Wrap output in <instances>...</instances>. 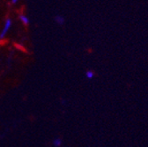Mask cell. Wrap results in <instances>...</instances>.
<instances>
[{
	"label": "cell",
	"mask_w": 148,
	"mask_h": 147,
	"mask_svg": "<svg viewBox=\"0 0 148 147\" xmlns=\"http://www.w3.org/2000/svg\"><path fill=\"white\" fill-rule=\"evenodd\" d=\"M11 26H12V21H11V20H9V19L6 20L5 24V27H4L2 32L0 33V39H4V38L5 37V35L7 34V33H8V31H9Z\"/></svg>",
	"instance_id": "1"
},
{
	"label": "cell",
	"mask_w": 148,
	"mask_h": 147,
	"mask_svg": "<svg viewBox=\"0 0 148 147\" xmlns=\"http://www.w3.org/2000/svg\"><path fill=\"white\" fill-rule=\"evenodd\" d=\"M21 21L25 24V25H27L29 23V20H28V18L25 15H21Z\"/></svg>",
	"instance_id": "2"
},
{
	"label": "cell",
	"mask_w": 148,
	"mask_h": 147,
	"mask_svg": "<svg viewBox=\"0 0 148 147\" xmlns=\"http://www.w3.org/2000/svg\"><path fill=\"white\" fill-rule=\"evenodd\" d=\"M54 144H55V145H57V146H59V145L61 144V140H59V139L55 140V141H54Z\"/></svg>",
	"instance_id": "3"
},
{
	"label": "cell",
	"mask_w": 148,
	"mask_h": 147,
	"mask_svg": "<svg viewBox=\"0 0 148 147\" xmlns=\"http://www.w3.org/2000/svg\"><path fill=\"white\" fill-rule=\"evenodd\" d=\"M86 76H87V78L91 79V78H92V76H94V73L91 72V71H88V72H87V74H86Z\"/></svg>",
	"instance_id": "4"
},
{
	"label": "cell",
	"mask_w": 148,
	"mask_h": 147,
	"mask_svg": "<svg viewBox=\"0 0 148 147\" xmlns=\"http://www.w3.org/2000/svg\"><path fill=\"white\" fill-rule=\"evenodd\" d=\"M57 20H58L60 23H62V22L64 21V20H63V19H61V18H57Z\"/></svg>",
	"instance_id": "5"
},
{
	"label": "cell",
	"mask_w": 148,
	"mask_h": 147,
	"mask_svg": "<svg viewBox=\"0 0 148 147\" xmlns=\"http://www.w3.org/2000/svg\"><path fill=\"white\" fill-rule=\"evenodd\" d=\"M18 1V0H12V2L13 3V4H15V3H17Z\"/></svg>",
	"instance_id": "6"
}]
</instances>
